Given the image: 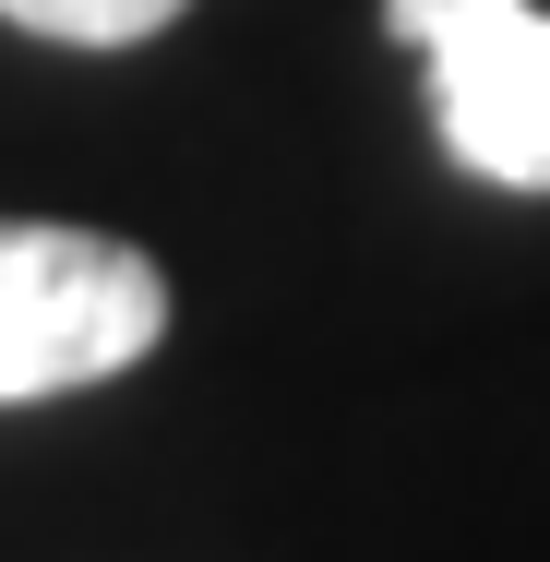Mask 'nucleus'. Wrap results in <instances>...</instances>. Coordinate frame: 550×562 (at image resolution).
<instances>
[{
  "mask_svg": "<svg viewBox=\"0 0 550 562\" xmlns=\"http://www.w3.org/2000/svg\"><path fill=\"white\" fill-rule=\"evenodd\" d=\"M383 24L431 60V120L467 180L550 192V12L539 0H383Z\"/></svg>",
  "mask_w": 550,
  "mask_h": 562,
  "instance_id": "f03ea898",
  "label": "nucleus"
},
{
  "mask_svg": "<svg viewBox=\"0 0 550 562\" xmlns=\"http://www.w3.org/2000/svg\"><path fill=\"white\" fill-rule=\"evenodd\" d=\"M192 0H0V24H24V36H48V48H144V36H168Z\"/></svg>",
  "mask_w": 550,
  "mask_h": 562,
  "instance_id": "7ed1b4c3",
  "label": "nucleus"
},
{
  "mask_svg": "<svg viewBox=\"0 0 550 562\" xmlns=\"http://www.w3.org/2000/svg\"><path fill=\"white\" fill-rule=\"evenodd\" d=\"M168 336V276L97 227L0 216V407L85 395Z\"/></svg>",
  "mask_w": 550,
  "mask_h": 562,
  "instance_id": "f257e3e1",
  "label": "nucleus"
}]
</instances>
